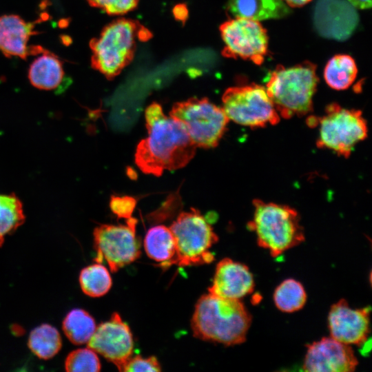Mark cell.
I'll list each match as a JSON object with an SVG mask.
<instances>
[{"label": "cell", "mask_w": 372, "mask_h": 372, "mask_svg": "<svg viewBox=\"0 0 372 372\" xmlns=\"http://www.w3.org/2000/svg\"><path fill=\"white\" fill-rule=\"evenodd\" d=\"M145 116L148 136L136 149L138 168L145 174L160 176L165 170L186 166L194 158L196 147L182 123L167 116L157 103L147 107Z\"/></svg>", "instance_id": "1"}, {"label": "cell", "mask_w": 372, "mask_h": 372, "mask_svg": "<svg viewBox=\"0 0 372 372\" xmlns=\"http://www.w3.org/2000/svg\"><path fill=\"white\" fill-rule=\"evenodd\" d=\"M251 324V316L237 299L210 293L197 301L191 320L194 337L226 346L243 343Z\"/></svg>", "instance_id": "2"}, {"label": "cell", "mask_w": 372, "mask_h": 372, "mask_svg": "<svg viewBox=\"0 0 372 372\" xmlns=\"http://www.w3.org/2000/svg\"><path fill=\"white\" fill-rule=\"evenodd\" d=\"M316 70L305 61L290 68L279 65L270 74L265 90L280 116L291 118L313 111L319 81Z\"/></svg>", "instance_id": "3"}, {"label": "cell", "mask_w": 372, "mask_h": 372, "mask_svg": "<svg viewBox=\"0 0 372 372\" xmlns=\"http://www.w3.org/2000/svg\"><path fill=\"white\" fill-rule=\"evenodd\" d=\"M150 37L148 30L136 21H113L90 41L92 67L107 79H114L133 59L137 41Z\"/></svg>", "instance_id": "4"}, {"label": "cell", "mask_w": 372, "mask_h": 372, "mask_svg": "<svg viewBox=\"0 0 372 372\" xmlns=\"http://www.w3.org/2000/svg\"><path fill=\"white\" fill-rule=\"evenodd\" d=\"M254 214L247 227L256 235L258 245L277 257L304 240L298 211L290 206L253 200Z\"/></svg>", "instance_id": "5"}, {"label": "cell", "mask_w": 372, "mask_h": 372, "mask_svg": "<svg viewBox=\"0 0 372 372\" xmlns=\"http://www.w3.org/2000/svg\"><path fill=\"white\" fill-rule=\"evenodd\" d=\"M307 124L318 127L316 145L339 156L349 158L354 147L366 138L367 123L360 110L347 109L336 103L328 105L321 116H309Z\"/></svg>", "instance_id": "6"}, {"label": "cell", "mask_w": 372, "mask_h": 372, "mask_svg": "<svg viewBox=\"0 0 372 372\" xmlns=\"http://www.w3.org/2000/svg\"><path fill=\"white\" fill-rule=\"evenodd\" d=\"M169 229L176 242V254L169 266L200 265L214 260L209 249L218 237L198 209L180 213Z\"/></svg>", "instance_id": "7"}, {"label": "cell", "mask_w": 372, "mask_h": 372, "mask_svg": "<svg viewBox=\"0 0 372 372\" xmlns=\"http://www.w3.org/2000/svg\"><path fill=\"white\" fill-rule=\"evenodd\" d=\"M169 116L182 123L196 147L203 149L218 145L229 121L223 107L207 98H190L176 103Z\"/></svg>", "instance_id": "8"}, {"label": "cell", "mask_w": 372, "mask_h": 372, "mask_svg": "<svg viewBox=\"0 0 372 372\" xmlns=\"http://www.w3.org/2000/svg\"><path fill=\"white\" fill-rule=\"evenodd\" d=\"M223 109L229 120L251 128L276 125L280 116L265 87L250 84L227 88L222 97Z\"/></svg>", "instance_id": "9"}, {"label": "cell", "mask_w": 372, "mask_h": 372, "mask_svg": "<svg viewBox=\"0 0 372 372\" xmlns=\"http://www.w3.org/2000/svg\"><path fill=\"white\" fill-rule=\"evenodd\" d=\"M126 223L103 224L94 230L95 260L99 263L105 260L113 273L133 262L141 255V244L136 236L137 220L131 217Z\"/></svg>", "instance_id": "10"}, {"label": "cell", "mask_w": 372, "mask_h": 372, "mask_svg": "<svg viewBox=\"0 0 372 372\" xmlns=\"http://www.w3.org/2000/svg\"><path fill=\"white\" fill-rule=\"evenodd\" d=\"M220 32L225 45L223 56L249 60L256 65L263 63L268 36L259 21L234 17L220 26Z\"/></svg>", "instance_id": "11"}, {"label": "cell", "mask_w": 372, "mask_h": 372, "mask_svg": "<svg viewBox=\"0 0 372 372\" xmlns=\"http://www.w3.org/2000/svg\"><path fill=\"white\" fill-rule=\"evenodd\" d=\"M87 344L88 348L112 362L118 371L132 355L134 350L131 330L116 312L108 321L96 327Z\"/></svg>", "instance_id": "12"}, {"label": "cell", "mask_w": 372, "mask_h": 372, "mask_svg": "<svg viewBox=\"0 0 372 372\" xmlns=\"http://www.w3.org/2000/svg\"><path fill=\"white\" fill-rule=\"evenodd\" d=\"M313 21L322 37L344 41L355 30L359 17L355 7L347 0H318Z\"/></svg>", "instance_id": "13"}, {"label": "cell", "mask_w": 372, "mask_h": 372, "mask_svg": "<svg viewBox=\"0 0 372 372\" xmlns=\"http://www.w3.org/2000/svg\"><path fill=\"white\" fill-rule=\"evenodd\" d=\"M302 368L311 372H351L358 360L349 344L331 337L322 338L307 346Z\"/></svg>", "instance_id": "14"}, {"label": "cell", "mask_w": 372, "mask_h": 372, "mask_svg": "<svg viewBox=\"0 0 372 372\" xmlns=\"http://www.w3.org/2000/svg\"><path fill=\"white\" fill-rule=\"evenodd\" d=\"M370 308L353 309L346 300L333 304L328 315L331 337L346 344L362 346L370 332Z\"/></svg>", "instance_id": "15"}, {"label": "cell", "mask_w": 372, "mask_h": 372, "mask_svg": "<svg viewBox=\"0 0 372 372\" xmlns=\"http://www.w3.org/2000/svg\"><path fill=\"white\" fill-rule=\"evenodd\" d=\"M254 280L248 267L229 258L216 265L209 293L225 298L240 300L254 291Z\"/></svg>", "instance_id": "16"}, {"label": "cell", "mask_w": 372, "mask_h": 372, "mask_svg": "<svg viewBox=\"0 0 372 372\" xmlns=\"http://www.w3.org/2000/svg\"><path fill=\"white\" fill-rule=\"evenodd\" d=\"M34 23L15 14L0 17V52L6 57L39 55L45 49L40 45H29L31 36L36 34Z\"/></svg>", "instance_id": "17"}, {"label": "cell", "mask_w": 372, "mask_h": 372, "mask_svg": "<svg viewBox=\"0 0 372 372\" xmlns=\"http://www.w3.org/2000/svg\"><path fill=\"white\" fill-rule=\"evenodd\" d=\"M31 63L28 79L34 87L43 90H54L61 83L64 70L56 55L45 50Z\"/></svg>", "instance_id": "18"}, {"label": "cell", "mask_w": 372, "mask_h": 372, "mask_svg": "<svg viewBox=\"0 0 372 372\" xmlns=\"http://www.w3.org/2000/svg\"><path fill=\"white\" fill-rule=\"evenodd\" d=\"M227 8L234 17L258 21L282 18L289 13L283 0H229Z\"/></svg>", "instance_id": "19"}, {"label": "cell", "mask_w": 372, "mask_h": 372, "mask_svg": "<svg viewBox=\"0 0 372 372\" xmlns=\"http://www.w3.org/2000/svg\"><path fill=\"white\" fill-rule=\"evenodd\" d=\"M145 251L151 259L161 263L163 267H169L176 254V242L169 227L156 225L146 233L143 241Z\"/></svg>", "instance_id": "20"}, {"label": "cell", "mask_w": 372, "mask_h": 372, "mask_svg": "<svg viewBox=\"0 0 372 372\" xmlns=\"http://www.w3.org/2000/svg\"><path fill=\"white\" fill-rule=\"evenodd\" d=\"M358 69L353 59L346 54L332 57L325 66L324 77L327 85L336 90L347 89L355 81Z\"/></svg>", "instance_id": "21"}, {"label": "cell", "mask_w": 372, "mask_h": 372, "mask_svg": "<svg viewBox=\"0 0 372 372\" xmlns=\"http://www.w3.org/2000/svg\"><path fill=\"white\" fill-rule=\"evenodd\" d=\"M93 317L81 309L71 310L63 322V330L67 338L75 344L87 343L96 330Z\"/></svg>", "instance_id": "22"}, {"label": "cell", "mask_w": 372, "mask_h": 372, "mask_svg": "<svg viewBox=\"0 0 372 372\" xmlns=\"http://www.w3.org/2000/svg\"><path fill=\"white\" fill-rule=\"evenodd\" d=\"M25 216L21 200L14 193L0 194V247L5 237L24 223Z\"/></svg>", "instance_id": "23"}, {"label": "cell", "mask_w": 372, "mask_h": 372, "mask_svg": "<svg viewBox=\"0 0 372 372\" xmlns=\"http://www.w3.org/2000/svg\"><path fill=\"white\" fill-rule=\"evenodd\" d=\"M28 347L39 358L54 357L61 347V338L54 327L43 324L34 329L29 336Z\"/></svg>", "instance_id": "24"}, {"label": "cell", "mask_w": 372, "mask_h": 372, "mask_svg": "<svg viewBox=\"0 0 372 372\" xmlns=\"http://www.w3.org/2000/svg\"><path fill=\"white\" fill-rule=\"evenodd\" d=\"M273 301L281 311L292 313L301 309L307 301L302 285L293 278L283 280L275 289Z\"/></svg>", "instance_id": "25"}, {"label": "cell", "mask_w": 372, "mask_h": 372, "mask_svg": "<svg viewBox=\"0 0 372 372\" xmlns=\"http://www.w3.org/2000/svg\"><path fill=\"white\" fill-rule=\"evenodd\" d=\"M79 282L83 293L90 297H100L105 295L112 285L108 270L99 262L81 270Z\"/></svg>", "instance_id": "26"}, {"label": "cell", "mask_w": 372, "mask_h": 372, "mask_svg": "<svg viewBox=\"0 0 372 372\" xmlns=\"http://www.w3.org/2000/svg\"><path fill=\"white\" fill-rule=\"evenodd\" d=\"M65 368L70 372H98L101 370V363L96 352L87 347L70 353L65 359Z\"/></svg>", "instance_id": "27"}, {"label": "cell", "mask_w": 372, "mask_h": 372, "mask_svg": "<svg viewBox=\"0 0 372 372\" xmlns=\"http://www.w3.org/2000/svg\"><path fill=\"white\" fill-rule=\"evenodd\" d=\"M88 3L110 15H121L134 10L138 0H87Z\"/></svg>", "instance_id": "28"}, {"label": "cell", "mask_w": 372, "mask_h": 372, "mask_svg": "<svg viewBox=\"0 0 372 372\" xmlns=\"http://www.w3.org/2000/svg\"><path fill=\"white\" fill-rule=\"evenodd\" d=\"M161 366L155 356L144 358L141 355L131 356L123 365L120 371L125 372H158Z\"/></svg>", "instance_id": "29"}, {"label": "cell", "mask_w": 372, "mask_h": 372, "mask_svg": "<svg viewBox=\"0 0 372 372\" xmlns=\"http://www.w3.org/2000/svg\"><path fill=\"white\" fill-rule=\"evenodd\" d=\"M136 205V200L130 196H112L110 201L112 211L120 218H131Z\"/></svg>", "instance_id": "30"}, {"label": "cell", "mask_w": 372, "mask_h": 372, "mask_svg": "<svg viewBox=\"0 0 372 372\" xmlns=\"http://www.w3.org/2000/svg\"><path fill=\"white\" fill-rule=\"evenodd\" d=\"M353 6L360 9H368L371 7V0H347Z\"/></svg>", "instance_id": "31"}, {"label": "cell", "mask_w": 372, "mask_h": 372, "mask_svg": "<svg viewBox=\"0 0 372 372\" xmlns=\"http://www.w3.org/2000/svg\"><path fill=\"white\" fill-rule=\"evenodd\" d=\"M291 7H300L302 6L311 0H284Z\"/></svg>", "instance_id": "32"}]
</instances>
